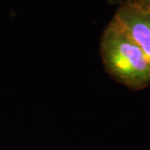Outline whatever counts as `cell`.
<instances>
[{
    "instance_id": "3957f363",
    "label": "cell",
    "mask_w": 150,
    "mask_h": 150,
    "mask_svg": "<svg viewBox=\"0 0 150 150\" xmlns=\"http://www.w3.org/2000/svg\"><path fill=\"white\" fill-rule=\"evenodd\" d=\"M124 3H129L144 10L150 12V0H126Z\"/></svg>"
},
{
    "instance_id": "6da1fadb",
    "label": "cell",
    "mask_w": 150,
    "mask_h": 150,
    "mask_svg": "<svg viewBox=\"0 0 150 150\" xmlns=\"http://www.w3.org/2000/svg\"><path fill=\"white\" fill-rule=\"evenodd\" d=\"M100 54L112 79L132 90L150 84V61L122 26L112 18L103 33Z\"/></svg>"
},
{
    "instance_id": "277c9868",
    "label": "cell",
    "mask_w": 150,
    "mask_h": 150,
    "mask_svg": "<svg viewBox=\"0 0 150 150\" xmlns=\"http://www.w3.org/2000/svg\"><path fill=\"white\" fill-rule=\"evenodd\" d=\"M118 1H119V2L121 3V4H123V3H124V2H125L126 0H118Z\"/></svg>"
},
{
    "instance_id": "7a4b0ae2",
    "label": "cell",
    "mask_w": 150,
    "mask_h": 150,
    "mask_svg": "<svg viewBox=\"0 0 150 150\" xmlns=\"http://www.w3.org/2000/svg\"><path fill=\"white\" fill-rule=\"evenodd\" d=\"M113 18L137 43L150 61V12L129 3L118 8Z\"/></svg>"
}]
</instances>
